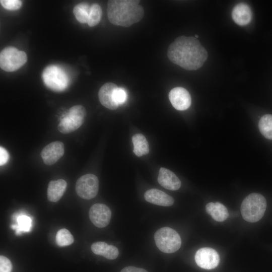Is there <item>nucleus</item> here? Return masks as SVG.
Instances as JSON below:
<instances>
[{
    "instance_id": "obj_1",
    "label": "nucleus",
    "mask_w": 272,
    "mask_h": 272,
    "mask_svg": "<svg viewBox=\"0 0 272 272\" xmlns=\"http://www.w3.org/2000/svg\"><path fill=\"white\" fill-rule=\"evenodd\" d=\"M167 56L172 63L193 71L202 66L208 58V52L196 38L181 36L169 46Z\"/></svg>"
},
{
    "instance_id": "obj_2",
    "label": "nucleus",
    "mask_w": 272,
    "mask_h": 272,
    "mask_svg": "<svg viewBox=\"0 0 272 272\" xmlns=\"http://www.w3.org/2000/svg\"><path fill=\"white\" fill-rule=\"evenodd\" d=\"M137 0H110L107 14L109 22L116 26L128 27L140 21L144 16L143 7Z\"/></svg>"
},
{
    "instance_id": "obj_3",
    "label": "nucleus",
    "mask_w": 272,
    "mask_h": 272,
    "mask_svg": "<svg viewBox=\"0 0 272 272\" xmlns=\"http://www.w3.org/2000/svg\"><path fill=\"white\" fill-rule=\"evenodd\" d=\"M266 208L264 197L257 193H252L247 195L241 205V213L244 220L255 223L263 216Z\"/></svg>"
},
{
    "instance_id": "obj_4",
    "label": "nucleus",
    "mask_w": 272,
    "mask_h": 272,
    "mask_svg": "<svg viewBox=\"0 0 272 272\" xmlns=\"http://www.w3.org/2000/svg\"><path fill=\"white\" fill-rule=\"evenodd\" d=\"M154 239L158 249L166 253L176 252L181 245V239L178 233L167 227L158 229L155 233Z\"/></svg>"
},
{
    "instance_id": "obj_5",
    "label": "nucleus",
    "mask_w": 272,
    "mask_h": 272,
    "mask_svg": "<svg viewBox=\"0 0 272 272\" xmlns=\"http://www.w3.org/2000/svg\"><path fill=\"white\" fill-rule=\"evenodd\" d=\"M27 60L26 53L15 47L9 46L0 53V66L6 72H14L22 67Z\"/></svg>"
},
{
    "instance_id": "obj_6",
    "label": "nucleus",
    "mask_w": 272,
    "mask_h": 272,
    "mask_svg": "<svg viewBox=\"0 0 272 272\" xmlns=\"http://www.w3.org/2000/svg\"><path fill=\"white\" fill-rule=\"evenodd\" d=\"M42 78L45 85L55 91L64 90L69 84L67 75L60 67L56 65H50L45 67Z\"/></svg>"
},
{
    "instance_id": "obj_7",
    "label": "nucleus",
    "mask_w": 272,
    "mask_h": 272,
    "mask_svg": "<svg viewBox=\"0 0 272 272\" xmlns=\"http://www.w3.org/2000/svg\"><path fill=\"white\" fill-rule=\"evenodd\" d=\"M86 115V111L83 106H73L67 114L61 119L58 125V130L64 134L75 131L83 124Z\"/></svg>"
},
{
    "instance_id": "obj_8",
    "label": "nucleus",
    "mask_w": 272,
    "mask_h": 272,
    "mask_svg": "<svg viewBox=\"0 0 272 272\" xmlns=\"http://www.w3.org/2000/svg\"><path fill=\"white\" fill-rule=\"evenodd\" d=\"M75 190L77 194L85 199L95 197L99 190V180L93 174H86L81 176L77 181Z\"/></svg>"
},
{
    "instance_id": "obj_9",
    "label": "nucleus",
    "mask_w": 272,
    "mask_h": 272,
    "mask_svg": "<svg viewBox=\"0 0 272 272\" xmlns=\"http://www.w3.org/2000/svg\"><path fill=\"white\" fill-rule=\"evenodd\" d=\"M195 261L197 265L202 268L211 269L217 267L220 261L218 252L210 247L199 249L195 254Z\"/></svg>"
},
{
    "instance_id": "obj_10",
    "label": "nucleus",
    "mask_w": 272,
    "mask_h": 272,
    "mask_svg": "<svg viewBox=\"0 0 272 272\" xmlns=\"http://www.w3.org/2000/svg\"><path fill=\"white\" fill-rule=\"evenodd\" d=\"M89 216L92 223L97 227L101 228L109 224L111 217V212L106 205L96 203L90 209Z\"/></svg>"
},
{
    "instance_id": "obj_11",
    "label": "nucleus",
    "mask_w": 272,
    "mask_h": 272,
    "mask_svg": "<svg viewBox=\"0 0 272 272\" xmlns=\"http://www.w3.org/2000/svg\"><path fill=\"white\" fill-rule=\"evenodd\" d=\"M169 99L172 106L178 110H186L191 105L190 94L183 87L172 89L169 93Z\"/></svg>"
},
{
    "instance_id": "obj_12",
    "label": "nucleus",
    "mask_w": 272,
    "mask_h": 272,
    "mask_svg": "<svg viewBox=\"0 0 272 272\" xmlns=\"http://www.w3.org/2000/svg\"><path fill=\"white\" fill-rule=\"evenodd\" d=\"M64 153V146L60 141L53 142L46 146L41 152L43 162L47 165L55 164Z\"/></svg>"
},
{
    "instance_id": "obj_13",
    "label": "nucleus",
    "mask_w": 272,
    "mask_h": 272,
    "mask_svg": "<svg viewBox=\"0 0 272 272\" xmlns=\"http://www.w3.org/2000/svg\"><path fill=\"white\" fill-rule=\"evenodd\" d=\"M118 87L113 83L104 84L98 92L99 99L101 104L110 110H115L118 107L113 98V93Z\"/></svg>"
},
{
    "instance_id": "obj_14",
    "label": "nucleus",
    "mask_w": 272,
    "mask_h": 272,
    "mask_svg": "<svg viewBox=\"0 0 272 272\" xmlns=\"http://www.w3.org/2000/svg\"><path fill=\"white\" fill-rule=\"evenodd\" d=\"M158 183L166 189L171 190H178L181 186V181L171 171L161 168L158 176Z\"/></svg>"
},
{
    "instance_id": "obj_15",
    "label": "nucleus",
    "mask_w": 272,
    "mask_h": 272,
    "mask_svg": "<svg viewBox=\"0 0 272 272\" xmlns=\"http://www.w3.org/2000/svg\"><path fill=\"white\" fill-rule=\"evenodd\" d=\"M144 197L148 202L164 207L171 206L174 201L172 197L155 188L147 190L144 194Z\"/></svg>"
},
{
    "instance_id": "obj_16",
    "label": "nucleus",
    "mask_w": 272,
    "mask_h": 272,
    "mask_svg": "<svg viewBox=\"0 0 272 272\" xmlns=\"http://www.w3.org/2000/svg\"><path fill=\"white\" fill-rule=\"evenodd\" d=\"M232 17L237 24L244 26L250 22L252 19V12L248 5L245 3H239L234 7Z\"/></svg>"
},
{
    "instance_id": "obj_17",
    "label": "nucleus",
    "mask_w": 272,
    "mask_h": 272,
    "mask_svg": "<svg viewBox=\"0 0 272 272\" xmlns=\"http://www.w3.org/2000/svg\"><path fill=\"white\" fill-rule=\"evenodd\" d=\"M91 249L94 254L103 256L108 259H114L119 254L117 247L102 241L93 243L91 245Z\"/></svg>"
},
{
    "instance_id": "obj_18",
    "label": "nucleus",
    "mask_w": 272,
    "mask_h": 272,
    "mask_svg": "<svg viewBox=\"0 0 272 272\" xmlns=\"http://www.w3.org/2000/svg\"><path fill=\"white\" fill-rule=\"evenodd\" d=\"M66 186V182L63 179L50 181L47 190L48 199L51 202L58 201L63 195Z\"/></svg>"
},
{
    "instance_id": "obj_19",
    "label": "nucleus",
    "mask_w": 272,
    "mask_h": 272,
    "mask_svg": "<svg viewBox=\"0 0 272 272\" xmlns=\"http://www.w3.org/2000/svg\"><path fill=\"white\" fill-rule=\"evenodd\" d=\"M206 211L212 218L218 222H223L229 217L228 211L222 203L211 202L206 206Z\"/></svg>"
},
{
    "instance_id": "obj_20",
    "label": "nucleus",
    "mask_w": 272,
    "mask_h": 272,
    "mask_svg": "<svg viewBox=\"0 0 272 272\" xmlns=\"http://www.w3.org/2000/svg\"><path fill=\"white\" fill-rule=\"evenodd\" d=\"M132 141L134 147L133 152L136 156L141 157L149 153L148 143L143 134H134L132 138Z\"/></svg>"
},
{
    "instance_id": "obj_21",
    "label": "nucleus",
    "mask_w": 272,
    "mask_h": 272,
    "mask_svg": "<svg viewBox=\"0 0 272 272\" xmlns=\"http://www.w3.org/2000/svg\"><path fill=\"white\" fill-rule=\"evenodd\" d=\"M91 6L86 3H81L75 6L73 13L76 19L81 23H87Z\"/></svg>"
},
{
    "instance_id": "obj_22",
    "label": "nucleus",
    "mask_w": 272,
    "mask_h": 272,
    "mask_svg": "<svg viewBox=\"0 0 272 272\" xmlns=\"http://www.w3.org/2000/svg\"><path fill=\"white\" fill-rule=\"evenodd\" d=\"M259 129L266 139L272 140V115L265 114L259 120Z\"/></svg>"
},
{
    "instance_id": "obj_23",
    "label": "nucleus",
    "mask_w": 272,
    "mask_h": 272,
    "mask_svg": "<svg viewBox=\"0 0 272 272\" xmlns=\"http://www.w3.org/2000/svg\"><path fill=\"white\" fill-rule=\"evenodd\" d=\"M102 10L100 6L93 4L91 6L87 24L90 27H94L98 24L101 19Z\"/></svg>"
},
{
    "instance_id": "obj_24",
    "label": "nucleus",
    "mask_w": 272,
    "mask_h": 272,
    "mask_svg": "<svg viewBox=\"0 0 272 272\" xmlns=\"http://www.w3.org/2000/svg\"><path fill=\"white\" fill-rule=\"evenodd\" d=\"M55 240L57 244L61 247L69 246L74 241L73 236L66 229H61L57 232Z\"/></svg>"
},
{
    "instance_id": "obj_25",
    "label": "nucleus",
    "mask_w": 272,
    "mask_h": 272,
    "mask_svg": "<svg viewBox=\"0 0 272 272\" xmlns=\"http://www.w3.org/2000/svg\"><path fill=\"white\" fill-rule=\"evenodd\" d=\"M18 225H13L12 226L14 229L19 234L21 231L29 232L31 227V219L26 215H21L17 218Z\"/></svg>"
},
{
    "instance_id": "obj_26",
    "label": "nucleus",
    "mask_w": 272,
    "mask_h": 272,
    "mask_svg": "<svg viewBox=\"0 0 272 272\" xmlns=\"http://www.w3.org/2000/svg\"><path fill=\"white\" fill-rule=\"evenodd\" d=\"M0 3L5 9L12 11L19 9L22 5L20 0H1Z\"/></svg>"
},
{
    "instance_id": "obj_27",
    "label": "nucleus",
    "mask_w": 272,
    "mask_h": 272,
    "mask_svg": "<svg viewBox=\"0 0 272 272\" xmlns=\"http://www.w3.org/2000/svg\"><path fill=\"white\" fill-rule=\"evenodd\" d=\"M113 98L114 101L118 105H121L126 100V92L123 88L117 87L114 91Z\"/></svg>"
},
{
    "instance_id": "obj_28",
    "label": "nucleus",
    "mask_w": 272,
    "mask_h": 272,
    "mask_svg": "<svg viewBox=\"0 0 272 272\" xmlns=\"http://www.w3.org/2000/svg\"><path fill=\"white\" fill-rule=\"evenodd\" d=\"M12 268L10 260L7 257L0 256V272H11Z\"/></svg>"
},
{
    "instance_id": "obj_29",
    "label": "nucleus",
    "mask_w": 272,
    "mask_h": 272,
    "mask_svg": "<svg viewBox=\"0 0 272 272\" xmlns=\"http://www.w3.org/2000/svg\"><path fill=\"white\" fill-rule=\"evenodd\" d=\"M9 158L7 151L2 147L0 148V165L1 166L5 164Z\"/></svg>"
},
{
    "instance_id": "obj_30",
    "label": "nucleus",
    "mask_w": 272,
    "mask_h": 272,
    "mask_svg": "<svg viewBox=\"0 0 272 272\" xmlns=\"http://www.w3.org/2000/svg\"><path fill=\"white\" fill-rule=\"evenodd\" d=\"M120 272H148L146 269L133 266H128L123 268Z\"/></svg>"
},
{
    "instance_id": "obj_31",
    "label": "nucleus",
    "mask_w": 272,
    "mask_h": 272,
    "mask_svg": "<svg viewBox=\"0 0 272 272\" xmlns=\"http://www.w3.org/2000/svg\"><path fill=\"white\" fill-rule=\"evenodd\" d=\"M198 37V36L197 35H195V38H197Z\"/></svg>"
}]
</instances>
